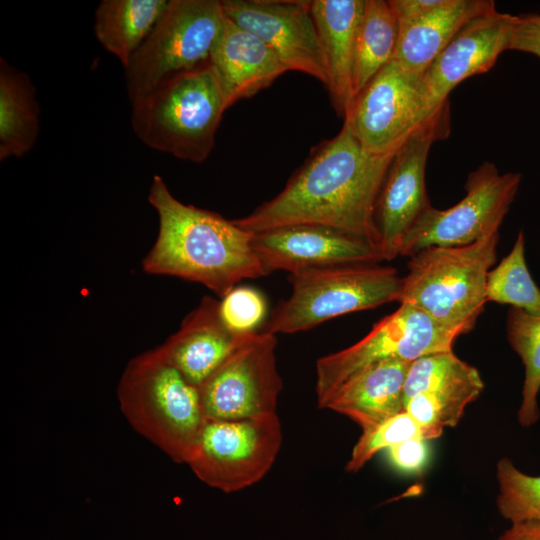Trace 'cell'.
<instances>
[{
	"label": "cell",
	"instance_id": "cell-15",
	"mask_svg": "<svg viewBox=\"0 0 540 540\" xmlns=\"http://www.w3.org/2000/svg\"><path fill=\"white\" fill-rule=\"evenodd\" d=\"M484 389L479 371L453 351L422 356L411 362L404 384V411L421 428L426 440L455 427L465 408Z\"/></svg>",
	"mask_w": 540,
	"mask_h": 540
},
{
	"label": "cell",
	"instance_id": "cell-12",
	"mask_svg": "<svg viewBox=\"0 0 540 540\" xmlns=\"http://www.w3.org/2000/svg\"><path fill=\"white\" fill-rule=\"evenodd\" d=\"M449 131V110L417 129L396 152L376 209L375 225L383 260L401 255L404 241L421 215L431 206L425 168L431 145Z\"/></svg>",
	"mask_w": 540,
	"mask_h": 540
},
{
	"label": "cell",
	"instance_id": "cell-30",
	"mask_svg": "<svg viewBox=\"0 0 540 540\" xmlns=\"http://www.w3.org/2000/svg\"><path fill=\"white\" fill-rule=\"evenodd\" d=\"M219 313L234 335H249L260 331L267 316V302L257 289L236 286L219 300Z\"/></svg>",
	"mask_w": 540,
	"mask_h": 540
},
{
	"label": "cell",
	"instance_id": "cell-14",
	"mask_svg": "<svg viewBox=\"0 0 540 540\" xmlns=\"http://www.w3.org/2000/svg\"><path fill=\"white\" fill-rule=\"evenodd\" d=\"M226 17L264 42L289 70L319 80L327 88L328 71L311 1L222 0Z\"/></svg>",
	"mask_w": 540,
	"mask_h": 540
},
{
	"label": "cell",
	"instance_id": "cell-5",
	"mask_svg": "<svg viewBox=\"0 0 540 540\" xmlns=\"http://www.w3.org/2000/svg\"><path fill=\"white\" fill-rule=\"evenodd\" d=\"M499 233L458 247H428L410 257L399 302L410 303L441 325L472 330L486 300Z\"/></svg>",
	"mask_w": 540,
	"mask_h": 540
},
{
	"label": "cell",
	"instance_id": "cell-17",
	"mask_svg": "<svg viewBox=\"0 0 540 540\" xmlns=\"http://www.w3.org/2000/svg\"><path fill=\"white\" fill-rule=\"evenodd\" d=\"M253 249L265 275L346 264L383 261L369 241L323 225L298 224L252 233Z\"/></svg>",
	"mask_w": 540,
	"mask_h": 540
},
{
	"label": "cell",
	"instance_id": "cell-16",
	"mask_svg": "<svg viewBox=\"0 0 540 540\" xmlns=\"http://www.w3.org/2000/svg\"><path fill=\"white\" fill-rule=\"evenodd\" d=\"M515 18L494 10L472 19L452 38L419 78L426 119L449 110L453 88L490 70L498 56L509 50Z\"/></svg>",
	"mask_w": 540,
	"mask_h": 540
},
{
	"label": "cell",
	"instance_id": "cell-20",
	"mask_svg": "<svg viewBox=\"0 0 540 540\" xmlns=\"http://www.w3.org/2000/svg\"><path fill=\"white\" fill-rule=\"evenodd\" d=\"M496 10L491 0H442L437 7L398 21V39L392 60L420 78L429 65L472 19Z\"/></svg>",
	"mask_w": 540,
	"mask_h": 540
},
{
	"label": "cell",
	"instance_id": "cell-1",
	"mask_svg": "<svg viewBox=\"0 0 540 540\" xmlns=\"http://www.w3.org/2000/svg\"><path fill=\"white\" fill-rule=\"evenodd\" d=\"M395 154L367 152L344 121L336 136L311 150L280 193L234 222L250 233L298 224L329 226L380 250L375 209Z\"/></svg>",
	"mask_w": 540,
	"mask_h": 540
},
{
	"label": "cell",
	"instance_id": "cell-11",
	"mask_svg": "<svg viewBox=\"0 0 540 540\" xmlns=\"http://www.w3.org/2000/svg\"><path fill=\"white\" fill-rule=\"evenodd\" d=\"M276 335L259 331L241 338L199 387L205 419L238 420L277 413L282 379Z\"/></svg>",
	"mask_w": 540,
	"mask_h": 540
},
{
	"label": "cell",
	"instance_id": "cell-19",
	"mask_svg": "<svg viewBox=\"0 0 540 540\" xmlns=\"http://www.w3.org/2000/svg\"><path fill=\"white\" fill-rule=\"evenodd\" d=\"M209 63L227 109L269 87L288 71L264 42L227 17Z\"/></svg>",
	"mask_w": 540,
	"mask_h": 540
},
{
	"label": "cell",
	"instance_id": "cell-26",
	"mask_svg": "<svg viewBox=\"0 0 540 540\" xmlns=\"http://www.w3.org/2000/svg\"><path fill=\"white\" fill-rule=\"evenodd\" d=\"M507 338L525 368L518 423L530 427L540 418L537 401L540 391V316L512 307L507 315Z\"/></svg>",
	"mask_w": 540,
	"mask_h": 540
},
{
	"label": "cell",
	"instance_id": "cell-31",
	"mask_svg": "<svg viewBox=\"0 0 540 540\" xmlns=\"http://www.w3.org/2000/svg\"><path fill=\"white\" fill-rule=\"evenodd\" d=\"M427 441L423 438H412L387 449L391 465L404 473H421L430 461Z\"/></svg>",
	"mask_w": 540,
	"mask_h": 540
},
{
	"label": "cell",
	"instance_id": "cell-22",
	"mask_svg": "<svg viewBox=\"0 0 540 540\" xmlns=\"http://www.w3.org/2000/svg\"><path fill=\"white\" fill-rule=\"evenodd\" d=\"M365 0H313L311 11L323 49L332 105L344 118L353 99L357 30Z\"/></svg>",
	"mask_w": 540,
	"mask_h": 540
},
{
	"label": "cell",
	"instance_id": "cell-25",
	"mask_svg": "<svg viewBox=\"0 0 540 540\" xmlns=\"http://www.w3.org/2000/svg\"><path fill=\"white\" fill-rule=\"evenodd\" d=\"M398 31V21L389 1L365 0L355 44L354 97L392 60Z\"/></svg>",
	"mask_w": 540,
	"mask_h": 540
},
{
	"label": "cell",
	"instance_id": "cell-7",
	"mask_svg": "<svg viewBox=\"0 0 540 540\" xmlns=\"http://www.w3.org/2000/svg\"><path fill=\"white\" fill-rule=\"evenodd\" d=\"M226 16L217 0H169L124 68L130 101L177 73L209 62Z\"/></svg>",
	"mask_w": 540,
	"mask_h": 540
},
{
	"label": "cell",
	"instance_id": "cell-33",
	"mask_svg": "<svg viewBox=\"0 0 540 540\" xmlns=\"http://www.w3.org/2000/svg\"><path fill=\"white\" fill-rule=\"evenodd\" d=\"M498 540H540V523L532 521L511 523Z\"/></svg>",
	"mask_w": 540,
	"mask_h": 540
},
{
	"label": "cell",
	"instance_id": "cell-10",
	"mask_svg": "<svg viewBox=\"0 0 540 540\" xmlns=\"http://www.w3.org/2000/svg\"><path fill=\"white\" fill-rule=\"evenodd\" d=\"M521 174L499 173L485 162L468 175L466 196L454 206L439 210L432 205L407 235L401 255L409 256L428 247H458L498 233L518 192Z\"/></svg>",
	"mask_w": 540,
	"mask_h": 540
},
{
	"label": "cell",
	"instance_id": "cell-24",
	"mask_svg": "<svg viewBox=\"0 0 540 540\" xmlns=\"http://www.w3.org/2000/svg\"><path fill=\"white\" fill-rule=\"evenodd\" d=\"M168 0H102L94 15V34L123 68L146 40Z\"/></svg>",
	"mask_w": 540,
	"mask_h": 540
},
{
	"label": "cell",
	"instance_id": "cell-18",
	"mask_svg": "<svg viewBox=\"0 0 540 540\" xmlns=\"http://www.w3.org/2000/svg\"><path fill=\"white\" fill-rule=\"evenodd\" d=\"M242 337L234 335L223 323L219 300L205 296L180 328L158 347L190 383L200 387Z\"/></svg>",
	"mask_w": 540,
	"mask_h": 540
},
{
	"label": "cell",
	"instance_id": "cell-9",
	"mask_svg": "<svg viewBox=\"0 0 540 540\" xmlns=\"http://www.w3.org/2000/svg\"><path fill=\"white\" fill-rule=\"evenodd\" d=\"M281 444L277 413L238 420L206 419L185 464L208 486L236 492L268 473Z\"/></svg>",
	"mask_w": 540,
	"mask_h": 540
},
{
	"label": "cell",
	"instance_id": "cell-28",
	"mask_svg": "<svg viewBox=\"0 0 540 540\" xmlns=\"http://www.w3.org/2000/svg\"><path fill=\"white\" fill-rule=\"evenodd\" d=\"M496 478L500 515L510 523H540V475H528L509 458L502 457L496 465Z\"/></svg>",
	"mask_w": 540,
	"mask_h": 540
},
{
	"label": "cell",
	"instance_id": "cell-4",
	"mask_svg": "<svg viewBox=\"0 0 540 540\" xmlns=\"http://www.w3.org/2000/svg\"><path fill=\"white\" fill-rule=\"evenodd\" d=\"M120 409L132 428L176 463H186L205 422L199 387L159 347L127 363L117 386Z\"/></svg>",
	"mask_w": 540,
	"mask_h": 540
},
{
	"label": "cell",
	"instance_id": "cell-6",
	"mask_svg": "<svg viewBox=\"0 0 540 540\" xmlns=\"http://www.w3.org/2000/svg\"><path fill=\"white\" fill-rule=\"evenodd\" d=\"M292 291L265 323L264 331L296 333L341 315L399 302L402 277L389 266L346 264L290 273Z\"/></svg>",
	"mask_w": 540,
	"mask_h": 540
},
{
	"label": "cell",
	"instance_id": "cell-29",
	"mask_svg": "<svg viewBox=\"0 0 540 540\" xmlns=\"http://www.w3.org/2000/svg\"><path fill=\"white\" fill-rule=\"evenodd\" d=\"M412 438L425 439L419 425L407 412L402 411L371 428L362 430L345 470L350 473L358 472L379 451L387 450Z\"/></svg>",
	"mask_w": 540,
	"mask_h": 540
},
{
	"label": "cell",
	"instance_id": "cell-21",
	"mask_svg": "<svg viewBox=\"0 0 540 540\" xmlns=\"http://www.w3.org/2000/svg\"><path fill=\"white\" fill-rule=\"evenodd\" d=\"M412 361L391 359L370 365L347 379L323 409L371 428L404 411V384Z\"/></svg>",
	"mask_w": 540,
	"mask_h": 540
},
{
	"label": "cell",
	"instance_id": "cell-2",
	"mask_svg": "<svg viewBox=\"0 0 540 540\" xmlns=\"http://www.w3.org/2000/svg\"><path fill=\"white\" fill-rule=\"evenodd\" d=\"M148 202L159 220L157 238L142 260L148 274L197 282L222 298L244 279L266 276L252 233L216 212L179 201L159 176Z\"/></svg>",
	"mask_w": 540,
	"mask_h": 540
},
{
	"label": "cell",
	"instance_id": "cell-23",
	"mask_svg": "<svg viewBox=\"0 0 540 540\" xmlns=\"http://www.w3.org/2000/svg\"><path fill=\"white\" fill-rule=\"evenodd\" d=\"M36 88L28 74L0 59V160L22 157L39 134Z\"/></svg>",
	"mask_w": 540,
	"mask_h": 540
},
{
	"label": "cell",
	"instance_id": "cell-8",
	"mask_svg": "<svg viewBox=\"0 0 540 540\" xmlns=\"http://www.w3.org/2000/svg\"><path fill=\"white\" fill-rule=\"evenodd\" d=\"M466 332L441 325L410 303H400L355 344L316 362V399L324 408L336 390L358 371L391 359L414 361L422 356L451 351Z\"/></svg>",
	"mask_w": 540,
	"mask_h": 540
},
{
	"label": "cell",
	"instance_id": "cell-13",
	"mask_svg": "<svg viewBox=\"0 0 540 540\" xmlns=\"http://www.w3.org/2000/svg\"><path fill=\"white\" fill-rule=\"evenodd\" d=\"M418 82L419 78L391 60L354 97L344 121L367 152L396 153L417 129L434 118L424 115Z\"/></svg>",
	"mask_w": 540,
	"mask_h": 540
},
{
	"label": "cell",
	"instance_id": "cell-32",
	"mask_svg": "<svg viewBox=\"0 0 540 540\" xmlns=\"http://www.w3.org/2000/svg\"><path fill=\"white\" fill-rule=\"evenodd\" d=\"M509 50L540 58V15L516 16Z\"/></svg>",
	"mask_w": 540,
	"mask_h": 540
},
{
	"label": "cell",
	"instance_id": "cell-27",
	"mask_svg": "<svg viewBox=\"0 0 540 540\" xmlns=\"http://www.w3.org/2000/svg\"><path fill=\"white\" fill-rule=\"evenodd\" d=\"M486 300L509 304L530 315L540 316V289L525 260V237L521 230L513 248L487 274Z\"/></svg>",
	"mask_w": 540,
	"mask_h": 540
},
{
	"label": "cell",
	"instance_id": "cell-3",
	"mask_svg": "<svg viewBox=\"0 0 540 540\" xmlns=\"http://www.w3.org/2000/svg\"><path fill=\"white\" fill-rule=\"evenodd\" d=\"M131 104V125L140 141L195 163L211 153L227 110L209 62L166 78Z\"/></svg>",
	"mask_w": 540,
	"mask_h": 540
}]
</instances>
